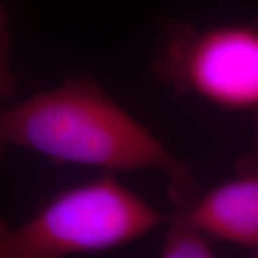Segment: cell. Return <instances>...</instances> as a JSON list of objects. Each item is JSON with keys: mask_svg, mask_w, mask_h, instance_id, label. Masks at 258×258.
<instances>
[{"mask_svg": "<svg viewBox=\"0 0 258 258\" xmlns=\"http://www.w3.org/2000/svg\"><path fill=\"white\" fill-rule=\"evenodd\" d=\"M208 237L247 248L258 245V178L248 171L178 208Z\"/></svg>", "mask_w": 258, "mask_h": 258, "instance_id": "cell-4", "label": "cell"}, {"mask_svg": "<svg viewBox=\"0 0 258 258\" xmlns=\"http://www.w3.org/2000/svg\"><path fill=\"white\" fill-rule=\"evenodd\" d=\"M164 215L112 175L68 188L18 227L0 218V258H60L125 245Z\"/></svg>", "mask_w": 258, "mask_h": 258, "instance_id": "cell-2", "label": "cell"}, {"mask_svg": "<svg viewBox=\"0 0 258 258\" xmlns=\"http://www.w3.org/2000/svg\"><path fill=\"white\" fill-rule=\"evenodd\" d=\"M154 71L176 91H192L227 109H251L258 103L257 29L231 25L200 32L178 25Z\"/></svg>", "mask_w": 258, "mask_h": 258, "instance_id": "cell-3", "label": "cell"}, {"mask_svg": "<svg viewBox=\"0 0 258 258\" xmlns=\"http://www.w3.org/2000/svg\"><path fill=\"white\" fill-rule=\"evenodd\" d=\"M10 147L59 164L159 171L169 181L176 208L189 205L198 191L189 166L89 76L64 79L50 91L0 109V158Z\"/></svg>", "mask_w": 258, "mask_h": 258, "instance_id": "cell-1", "label": "cell"}, {"mask_svg": "<svg viewBox=\"0 0 258 258\" xmlns=\"http://www.w3.org/2000/svg\"><path fill=\"white\" fill-rule=\"evenodd\" d=\"M12 33L9 30V13L0 3V98L9 99L18 92L19 79L10 63Z\"/></svg>", "mask_w": 258, "mask_h": 258, "instance_id": "cell-6", "label": "cell"}, {"mask_svg": "<svg viewBox=\"0 0 258 258\" xmlns=\"http://www.w3.org/2000/svg\"><path fill=\"white\" fill-rule=\"evenodd\" d=\"M210 237L176 211L168 227L161 247L162 258H210L214 257Z\"/></svg>", "mask_w": 258, "mask_h": 258, "instance_id": "cell-5", "label": "cell"}]
</instances>
